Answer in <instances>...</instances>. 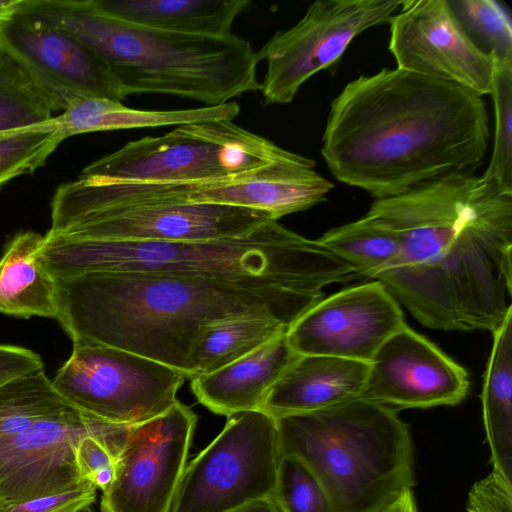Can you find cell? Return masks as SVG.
<instances>
[{
  "label": "cell",
  "instance_id": "1",
  "mask_svg": "<svg viewBox=\"0 0 512 512\" xmlns=\"http://www.w3.org/2000/svg\"><path fill=\"white\" fill-rule=\"evenodd\" d=\"M366 215L400 240L374 280L423 326L493 333L512 313V193L455 171L376 199Z\"/></svg>",
  "mask_w": 512,
  "mask_h": 512
},
{
  "label": "cell",
  "instance_id": "2",
  "mask_svg": "<svg viewBox=\"0 0 512 512\" xmlns=\"http://www.w3.org/2000/svg\"><path fill=\"white\" fill-rule=\"evenodd\" d=\"M489 138L481 96L383 68L351 80L332 100L321 154L337 180L383 199L479 166Z\"/></svg>",
  "mask_w": 512,
  "mask_h": 512
},
{
  "label": "cell",
  "instance_id": "3",
  "mask_svg": "<svg viewBox=\"0 0 512 512\" xmlns=\"http://www.w3.org/2000/svg\"><path fill=\"white\" fill-rule=\"evenodd\" d=\"M57 321L73 344L104 345L195 376L204 330L243 315L290 326L323 296L267 281H230L151 273L89 272L54 277Z\"/></svg>",
  "mask_w": 512,
  "mask_h": 512
},
{
  "label": "cell",
  "instance_id": "4",
  "mask_svg": "<svg viewBox=\"0 0 512 512\" xmlns=\"http://www.w3.org/2000/svg\"><path fill=\"white\" fill-rule=\"evenodd\" d=\"M15 18L61 31L105 62L123 95L164 94L219 106L259 90L257 55L234 35L167 32L121 20L96 0H22Z\"/></svg>",
  "mask_w": 512,
  "mask_h": 512
},
{
  "label": "cell",
  "instance_id": "5",
  "mask_svg": "<svg viewBox=\"0 0 512 512\" xmlns=\"http://www.w3.org/2000/svg\"><path fill=\"white\" fill-rule=\"evenodd\" d=\"M42 263L53 277L89 272L151 273L267 281L323 296L333 283L360 279L318 240L271 220L248 234L210 241L80 240L44 235Z\"/></svg>",
  "mask_w": 512,
  "mask_h": 512
},
{
  "label": "cell",
  "instance_id": "6",
  "mask_svg": "<svg viewBox=\"0 0 512 512\" xmlns=\"http://www.w3.org/2000/svg\"><path fill=\"white\" fill-rule=\"evenodd\" d=\"M275 420L281 456L312 470L333 512H383L415 486L410 429L391 407L358 397Z\"/></svg>",
  "mask_w": 512,
  "mask_h": 512
},
{
  "label": "cell",
  "instance_id": "7",
  "mask_svg": "<svg viewBox=\"0 0 512 512\" xmlns=\"http://www.w3.org/2000/svg\"><path fill=\"white\" fill-rule=\"evenodd\" d=\"M292 154L228 119L185 123L161 136L127 142L87 165L97 181L190 183L247 173Z\"/></svg>",
  "mask_w": 512,
  "mask_h": 512
},
{
  "label": "cell",
  "instance_id": "8",
  "mask_svg": "<svg viewBox=\"0 0 512 512\" xmlns=\"http://www.w3.org/2000/svg\"><path fill=\"white\" fill-rule=\"evenodd\" d=\"M280 458L272 415L261 409L230 415L222 431L187 463L170 512H229L274 497Z\"/></svg>",
  "mask_w": 512,
  "mask_h": 512
},
{
  "label": "cell",
  "instance_id": "9",
  "mask_svg": "<svg viewBox=\"0 0 512 512\" xmlns=\"http://www.w3.org/2000/svg\"><path fill=\"white\" fill-rule=\"evenodd\" d=\"M186 379L168 365L126 350L73 344L51 381L73 407L109 423L136 425L169 410Z\"/></svg>",
  "mask_w": 512,
  "mask_h": 512
},
{
  "label": "cell",
  "instance_id": "10",
  "mask_svg": "<svg viewBox=\"0 0 512 512\" xmlns=\"http://www.w3.org/2000/svg\"><path fill=\"white\" fill-rule=\"evenodd\" d=\"M401 0H318L291 28L276 32L256 52L266 70L259 86L265 105L293 101L314 74L335 64L352 40L388 21Z\"/></svg>",
  "mask_w": 512,
  "mask_h": 512
},
{
  "label": "cell",
  "instance_id": "11",
  "mask_svg": "<svg viewBox=\"0 0 512 512\" xmlns=\"http://www.w3.org/2000/svg\"><path fill=\"white\" fill-rule=\"evenodd\" d=\"M196 423L197 415L178 400L163 414L132 425L102 491L101 512H170Z\"/></svg>",
  "mask_w": 512,
  "mask_h": 512
},
{
  "label": "cell",
  "instance_id": "12",
  "mask_svg": "<svg viewBox=\"0 0 512 512\" xmlns=\"http://www.w3.org/2000/svg\"><path fill=\"white\" fill-rule=\"evenodd\" d=\"M131 426L109 423L71 407L0 441V505L57 494L87 483L75 464L78 442L87 435H98L125 444Z\"/></svg>",
  "mask_w": 512,
  "mask_h": 512
},
{
  "label": "cell",
  "instance_id": "13",
  "mask_svg": "<svg viewBox=\"0 0 512 512\" xmlns=\"http://www.w3.org/2000/svg\"><path fill=\"white\" fill-rule=\"evenodd\" d=\"M388 22L396 68L459 85L481 97L491 93L496 60L473 43L448 0H405Z\"/></svg>",
  "mask_w": 512,
  "mask_h": 512
},
{
  "label": "cell",
  "instance_id": "14",
  "mask_svg": "<svg viewBox=\"0 0 512 512\" xmlns=\"http://www.w3.org/2000/svg\"><path fill=\"white\" fill-rule=\"evenodd\" d=\"M276 220L255 209L201 203L136 204L86 214L60 236L80 240L194 242L238 237Z\"/></svg>",
  "mask_w": 512,
  "mask_h": 512
},
{
  "label": "cell",
  "instance_id": "15",
  "mask_svg": "<svg viewBox=\"0 0 512 512\" xmlns=\"http://www.w3.org/2000/svg\"><path fill=\"white\" fill-rule=\"evenodd\" d=\"M405 323L400 304L374 280L322 298L289 327L298 355H325L369 363Z\"/></svg>",
  "mask_w": 512,
  "mask_h": 512
},
{
  "label": "cell",
  "instance_id": "16",
  "mask_svg": "<svg viewBox=\"0 0 512 512\" xmlns=\"http://www.w3.org/2000/svg\"><path fill=\"white\" fill-rule=\"evenodd\" d=\"M468 389L466 369L404 324L369 362L360 397L395 410L431 408L459 404Z\"/></svg>",
  "mask_w": 512,
  "mask_h": 512
},
{
  "label": "cell",
  "instance_id": "17",
  "mask_svg": "<svg viewBox=\"0 0 512 512\" xmlns=\"http://www.w3.org/2000/svg\"><path fill=\"white\" fill-rule=\"evenodd\" d=\"M0 50L19 64L60 110L78 96L125 99L108 65L61 31L35 27L14 17L0 25Z\"/></svg>",
  "mask_w": 512,
  "mask_h": 512
},
{
  "label": "cell",
  "instance_id": "18",
  "mask_svg": "<svg viewBox=\"0 0 512 512\" xmlns=\"http://www.w3.org/2000/svg\"><path fill=\"white\" fill-rule=\"evenodd\" d=\"M314 160L292 152L259 169L208 182L175 183L176 203L217 204L265 211L274 219L307 210L326 200L334 185Z\"/></svg>",
  "mask_w": 512,
  "mask_h": 512
},
{
  "label": "cell",
  "instance_id": "19",
  "mask_svg": "<svg viewBox=\"0 0 512 512\" xmlns=\"http://www.w3.org/2000/svg\"><path fill=\"white\" fill-rule=\"evenodd\" d=\"M369 363L299 355L269 390L261 410L274 418L321 410L361 396Z\"/></svg>",
  "mask_w": 512,
  "mask_h": 512
},
{
  "label": "cell",
  "instance_id": "20",
  "mask_svg": "<svg viewBox=\"0 0 512 512\" xmlns=\"http://www.w3.org/2000/svg\"><path fill=\"white\" fill-rule=\"evenodd\" d=\"M286 333L219 370L191 378L198 402L226 417L260 409L269 390L299 356Z\"/></svg>",
  "mask_w": 512,
  "mask_h": 512
},
{
  "label": "cell",
  "instance_id": "21",
  "mask_svg": "<svg viewBox=\"0 0 512 512\" xmlns=\"http://www.w3.org/2000/svg\"><path fill=\"white\" fill-rule=\"evenodd\" d=\"M51 123L65 140L78 134L127 129L178 126L206 120H234L240 113L236 102L182 110H140L96 96L71 99Z\"/></svg>",
  "mask_w": 512,
  "mask_h": 512
},
{
  "label": "cell",
  "instance_id": "22",
  "mask_svg": "<svg viewBox=\"0 0 512 512\" xmlns=\"http://www.w3.org/2000/svg\"><path fill=\"white\" fill-rule=\"evenodd\" d=\"M45 237L34 231L15 235L0 259V312L21 318L58 315L55 278L42 263Z\"/></svg>",
  "mask_w": 512,
  "mask_h": 512
},
{
  "label": "cell",
  "instance_id": "23",
  "mask_svg": "<svg viewBox=\"0 0 512 512\" xmlns=\"http://www.w3.org/2000/svg\"><path fill=\"white\" fill-rule=\"evenodd\" d=\"M110 15L167 32L225 36L249 0H96Z\"/></svg>",
  "mask_w": 512,
  "mask_h": 512
},
{
  "label": "cell",
  "instance_id": "24",
  "mask_svg": "<svg viewBox=\"0 0 512 512\" xmlns=\"http://www.w3.org/2000/svg\"><path fill=\"white\" fill-rule=\"evenodd\" d=\"M492 335L481 395L483 423L492 470L512 482V313Z\"/></svg>",
  "mask_w": 512,
  "mask_h": 512
},
{
  "label": "cell",
  "instance_id": "25",
  "mask_svg": "<svg viewBox=\"0 0 512 512\" xmlns=\"http://www.w3.org/2000/svg\"><path fill=\"white\" fill-rule=\"evenodd\" d=\"M289 327L263 315H243L209 325L194 354L195 376L212 373L243 358L286 333Z\"/></svg>",
  "mask_w": 512,
  "mask_h": 512
},
{
  "label": "cell",
  "instance_id": "26",
  "mask_svg": "<svg viewBox=\"0 0 512 512\" xmlns=\"http://www.w3.org/2000/svg\"><path fill=\"white\" fill-rule=\"evenodd\" d=\"M317 240L350 265L361 279H374L400 248L397 233L366 214L327 231Z\"/></svg>",
  "mask_w": 512,
  "mask_h": 512
},
{
  "label": "cell",
  "instance_id": "27",
  "mask_svg": "<svg viewBox=\"0 0 512 512\" xmlns=\"http://www.w3.org/2000/svg\"><path fill=\"white\" fill-rule=\"evenodd\" d=\"M71 407L43 369L14 378L0 386V441Z\"/></svg>",
  "mask_w": 512,
  "mask_h": 512
},
{
  "label": "cell",
  "instance_id": "28",
  "mask_svg": "<svg viewBox=\"0 0 512 512\" xmlns=\"http://www.w3.org/2000/svg\"><path fill=\"white\" fill-rule=\"evenodd\" d=\"M59 110L20 65L0 50V132L44 123Z\"/></svg>",
  "mask_w": 512,
  "mask_h": 512
},
{
  "label": "cell",
  "instance_id": "29",
  "mask_svg": "<svg viewBox=\"0 0 512 512\" xmlns=\"http://www.w3.org/2000/svg\"><path fill=\"white\" fill-rule=\"evenodd\" d=\"M62 141L50 119L0 132V190L11 180L43 167Z\"/></svg>",
  "mask_w": 512,
  "mask_h": 512
},
{
  "label": "cell",
  "instance_id": "30",
  "mask_svg": "<svg viewBox=\"0 0 512 512\" xmlns=\"http://www.w3.org/2000/svg\"><path fill=\"white\" fill-rule=\"evenodd\" d=\"M463 30L497 62L512 61V23L507 10L494 0H448Z\"/></svg>",
  "mask_w": 512,
  "mask_h": 512
},
{
  "label": "cell",
  "instance_id": "31",
  "mask_svg": "<svg viewBox=\"0 0 512 512\" xmlns=\"http://www.w3.org/2000/svg\"><path fill=\"white\" fill-rule=\"evenodd\" d=\"M495 134L489 165L482 174L512 193V61L497 62L492 91Z\"/></svg>",
  "mask_w": 512,
  "mask_h": 512
},
{
  "label": "cell",
  "instance_id": "32",
  "mask_svg": "<svg viewBox=\"0 0 512 512\" xmlns=\"http://www.w3.org/2000/svg\"><path fill=\"white\" fill-rule=\"evenodd\" d=\"M274 498L282 512H333L329 497L312 470L298 457L280 458Z\"/></svg>",
  "mask_w": 512,
  "mask_h": 512
},
{
  "label": "cell",
  "instance_id": "33",
  "mask_svg": "<svg viewBox=\"0 0 512 512\" xmlns=\"http://www.w3.org/2000/svg\"><path fill=\"white\" fill-rule=\"evenodd\" d=\"M124 445L98 435L83 437L75 448L80 478L104 491L113 479L116 459Z\"/></svg>",
  "mask_w": 512,
  "mask_h": 512
},
{
  "label": "cell",
  "instance_id": "34",
  "mask_svg": "<svg viewBox=\"0 0 512 512\" xmlns=\"http://www.w3.org/2000/svg\"><path fill=\"white\" fill-rule=\"evenodd\" d=\"M97 489L85 483L75 489L16 504L0 505V512H82L96 499Z\"/></svg>",
  "mask_w": 512,
  "mask_h": 512
},
{
  "label": "cell",
  "instance_id": "35",
  "mask_svg": "<svg viewBox=\"0 0 512 512\" xmlns=\"http://www.w3.org/2000/svg\"><path fill=\"white\" fill-rule=\"evenodd\" d=\"M467 512H512V482L495 471L474 482L468 492Z\"/></svg>",
  "mask_w": 512,
  "mask_h": 512
},
{
  "label": "cell",
  "instance_id": "36",
  "mask_svg": "<svg viewBox=\"0 0 512 512\" xmlns=\"http://www.w3.org/2000/svg\"><path fill=\"white\" fill-rule=\"evenodd\" d=\"M40 369H43V362L35 352L19 346L0 344V386Z\"/></svg>",
  "mask_w": 512,
  "mask_h": 512
},
{
  "label": "cell",
  "instance_id": "37",
  "mask_svg": "<svg viewBox=\"0 0 512 512\" xmlns=\"http://www.w3.org/2000/svg\"><path fill=\"white\" fill-rule=\"evenodd\" d=\"M229 512H282L274 497L258 499Z\"/></svg>",
  "mask_w": 512,
  "mask_h": 512
},
{
  "label": "cell",
  "instance_id": "38",
  "mask_svg": "<svg viewBox=\"0 0 512 512\" xmlns=\"http://www.w3.org/2000/svg\"><path fill=\"white\" fill-rule=\"evenodd\" d=\"M387 512H419L413 491H405L394 503L390 505Z\"/></svg>",
  "mask_w": 512,
  "mask_h": 512
},
{
  "label": "cell",
  "instance_id": "39",
  "mask_svg": "<svg viewBox=\"0 0 512 512\" xmlns=\"http://www.w3.org/2000/svg\"><path fill=\"white\" fill-rule=\"evenodd\" d=\"M21 3L22 0H0V25L14 18Z\"/></svg>",
  "mask_w": 512,
  "mask_h": 512
},
{
  "label": "cell",
  "instance_id": "40",
  "mask_svg": "<svg viewBox=\"0 0 512 512\" xmlns=\"http://www.w3.org/2000/svg\"><path fill=\"white\" fill-rule=\"evenodd\" d=\"M389 507H390V506H389ZM389 507H388V508H389ZM388 508H387L386 510H384L383 512H387Z\"/></svg>",
  "mask_w": 512,
  "mask_h": 512
}]
</instances>
